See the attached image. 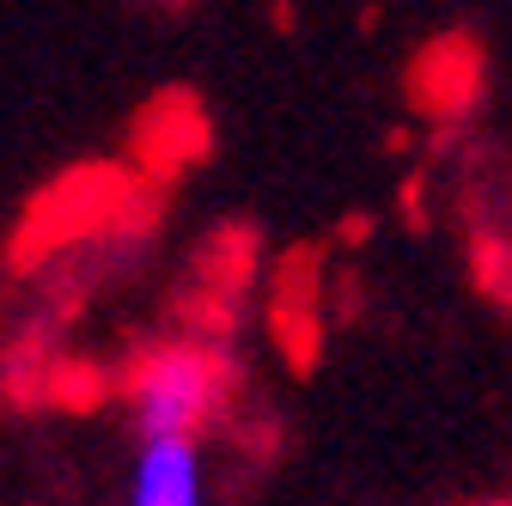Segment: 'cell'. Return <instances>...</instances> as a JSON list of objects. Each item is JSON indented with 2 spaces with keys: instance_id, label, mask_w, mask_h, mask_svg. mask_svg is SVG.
<instances>
[{
  "instance_id": "6da1fadb",
  "label": "cell",
  "mask_w": 512,
  "mask_h": 506,
  "mask_svg": "<svg viewBox=\"0 0 512 506\" xmlns=\"http://www.w3.org/2000/svg\"><path fill=\"white\" fill-rule=\"evenodd\" d=\"M128 403H135V421L147 439H196L226 403V366H220V354H208L196 342L159 348L135 372Z\"/></svg>"
},
{
  "instance_id": "7a4b0ae2",
  "label": "cell",
  "mask_w": 512,
  "mask_h": 506,
  "mask_svg": "<svg viewBox=\"0 0 512 506\" xmlns=\"http://www.w3.org/2000/svg\"><path fill=\"white\" fill-rule=\"evenodd\" d=\"M128 506H202L196 439H147V452L135 464V500Z\"/></svg>"
}]
</instances>
